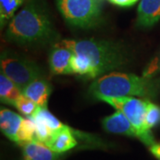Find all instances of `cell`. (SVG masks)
I'll return each instance as SVG.
<instances>
[{
    "instance_id": "cell-18",
    "label": "cell",
    "mask_w": 160,
    "mask_h": 160,
    "mask_svg": "<svg viewBox=\"0 0 160 160\" xmlns=\"http://www.w3.org/2000/svg\"><path fill=\"white\" fill-rule=\"evenodd\" d=\"M14 107H16L20 112H22L23 115H25L27 117L34 116L35 113L40 108L37 103H35L32 100H30L29 98L23 95V94H22L18 99Z\"/></svg>"
},
{
    "instance_id": "cell-2",
    "label": "cell",
    "mask_w": 160,
    "mask_h": 160,
    "mask_svg": "<svg viewBox=\"0 0 160 160\" xmlns=\"http://www.w3.org/2000/svg\"><path fill=\"white\" fill-rule=\"evenodd\" d=\"M59 38L51 14L43 0H28L8 24L6 38L27 46H46Z\"/></svg>"
},
{
    "instance_id": "cell-5",
    "label": "cell",
    "mask_w": 160,
    "mask_h": 160,
    "mask_svg": "<svg viewBox=\"0 0 160 160\" xmlns=\"http://www.w3.org/2000/svg\"><path fill=\"white\" fill-rule=\"evenodd\" d=\"M99 100L105 102L117 110L126 115L137 131L138 138L147 146L155 144L151 132L145 126V117L149 100H141L134 97H102Z\"/></svg>"
},
{
    "instance_id": "cell-1",
    "label": "cell",
    "mask_w": 160,
    "mask_h": 160,
    "mask_svg": "<svg viewBox=\"0 0 160 160\" xmlns=\"http://www.w3.org/2000/svg\"><path fill=\"white\" fill-rule=\"evenodd\" d=\"M62 42L73 52L70 62L72 74L94 78L122 69L129 61L125 47L112 41L91 38Z\"/></svg>"
},
{
    "instance_id": "cell-9",
    "label": "cell",
    "mask_w": 160,
    "mask_h": 160,
    "mask_svg": "<svg viewBox=\"0 0 160 160\" xmlns=\"http://www.w3.org/2000/svg\"><path fill=\"white\" fill-rule=\"evenodd\" d=\"M52 92V86L48 81L38 78L29 83L22 90V94L32 100L40 108H46Z\"/></svg>"
},
{
    "instance_id": "cell-20",
    "label": "cell",
    "mask_w": 160,
    "mask_h": 160,
    "mask_svg": "<svg viewBox=\"0 0 160 160\" xmlns=\"http://www.w3.org/2000/svg\"><path fill=\"white\" fill-rule=\"evenodd\" d=\"M110 3L118 6H133L138 0H109Z\"/></svg>"
},
{
    "instance_id": "cell-16",
    "label": "cell",
    "mask_w": 160,
    "mask_h": 160,
    "mask_svg": "<svg viewBox=\"0 0 160 160\" xmlns=\"http://www.w3.org/2000/svg\"><path fill=\"white\" fill-rule=\"evenodd\" d=\"M32 141H36V125L32 118L27 117L26 118H23L18 132L17 144L23 146Z\"/></svg>"
},
{
    "instance_id": "cell-4",
    "label": "cell",
    "mask_w": 160,
    "mask_h": 160,
    "mask_svg": "<svg viewBox=\"0 0 160 160\" xmlns=\"http://www.w3.org/2000/svg\"><path fill=\"white\" fill-rule=\"evenodd\" d=\"M57 7L66 22L80 28L97 26L102 18L99 0H57Z\"/></svg>"
},
{
    "instance_id": "cell-13",
    "label": "cell",
    "mask_w": 160,
    "mask_h": 160,
    "mask_svg": "<svg viewBox=\"0 0 160 160\" xmlns=\"http://www.w3.org/2000/svg\"><path fill=\"white\" fill-rule=\"evenodd\" d=\"M23 118L10 109H1L0 111V127L6 137L17 143L18 132L22 123Z\"/></svg>"
},
{
    "instance_id": "cell-15",
    "label": "cell",
    "mask_w": 160,
    "mask_h": 160,
    "mask_svg": "<svg viewBox=\"0 0 160 160\" xmlns=\"http://www.w3.org/2000/svg\"><path fill=\"white\" fill-rule=\"evenodd\" d=\"M24 0H0V23L1 28L11 22L15 12L22 5Z\"/></svg>"
},
{
    "instance_id": "cell-21",
    "label": "cell",
    "mask_w": 160,
    "mask_h": 160,
    "mask_svg": "<svg viewBox=\"0 0 160 160\" xmlns=\"http://www.w3.org/2000/svg\"><path fill=\"white\" fill-rule=\"evenodd\" d=\"M149 150L154 157L160 160V143H155L152 146H150Z\"/></svg>"
},
{
    "instance_id": "cell-10",
    "label": "cell",
    "mask_w": 160,
    "mask_h": 160,
    "mask_svg": "<svg viewBox=\"0 0 160 160\" xmlns=\"http://www.w3.org/2000/svg\"><path fill=\"white\" fill-rule=\"evenodd\" d=\"M160 21V0H142L138 7L136 24L148 28Z\"/></svg>"
},
{
    "instance_id": "cell-12",
    "label": "cell",
    "mask_w": 160,
    "mask_h": 160,
    "mask_svg": "<svg viewBox=\"0 0 160 160\" xmlns=\"http://www.w3.org/2000/svg\"><path fill=\"white\" fill-rule=\"evenodd\" d=\"M22 147L24 160H60V153L38 141L29 142Z\"/></svg>"
},
{
    "instance_id": "cell-8",
    "label": "cell",
    "mask_w": 160,
    "mask_h": 160,
    "mask_svg": "<svg viewBox=\"0 0 160 160\" xmlns=\"http://www.w3.org/2000/svg\"><path fill=\"white\" fill-rule=\"evenodd\" d=\"M102 126L105 131L111 133H118L138 138L137 131L132 125L130 120L119 110L105 118L102 120Z\"/></svg>"
},
{
    "instance_id": "cell-14",
    "label": "cell",
    "mask_w": 160,
    "mask_h": 160,
    "mask_svg": "<svg viewBox=\"0 0 160 160\" xmlns=\"http://www.w3.org/2000/svg\"><path fill=\"white\" fill-rule=\"evenodd\" d=\"M22 94V90L10 78L1 72L0 75V99L1 102L12 106L15 103L20 96Z\"/></svg>"
},
{
    "instance_id": "cell-6",
    "label": "cell",
    "mask_w": 160,
    "mask_h": 160,
    "mask_svg": "<svg viewBox=\"0 0 160 160\" xmlns=\"http://www.w3.org/2000/svg\"><path fill=\"white\" fill-rule=\"evenodd\" d=\"M1 72L22 90L38 78H43L42 70L32 61L12 52H3L1 55Z\"/></svg>"
},
{
    "instance_id": "cell-7",
    "label": "cell",
    "mask_w": 160,
    "mask_h": 160,
    "mask_svg": "<svg viewBox=\"0 0 160 160\" xmlns=\"http://www.w3.org/2000/svg\"><path fill=\"white\" fill-rule=\"evenodd\" d=\"M73 52L64 45L62 41L54 44L49 55L50 70L54 75L72 74L70 62Z\"/></svg>"
},
{
    "instance_id": "cell-3",
    "label": "cell",
    "mask_w": 160,
    "mask_h": 160,
    "mask_svg": "<svg viewBox=\"0 0 160 160\" xmlns=\"http://www.w3.org/2000/svg\"><path fill=\"white\" fill-rule=\"evenodd\" d=\"M89 92L96 99L102 97L152 96L155 87L148 77H138L113 71L100 77L89 87Z\"/></svg>"
},
{
    "instance_id": "cell-17",
    "label": "cell",
    "mask_w": 160,
    "mask_h": 160,
    "mask_svg": "<svg viewBox=\"0 0 160 160\" xmlns=\"http://www.w3.org/2000/svg\"><path fill=\"white\" fill-rule=\"evenodd\" d=\"M30 118L45 123L46 126H49L54 132L61 130L65 126V125H63L60 120H58L46 108H39V109L35 113L34 116Z\"/></svg>"
},
{
    "instance_id": "cell-11",
    "label": "cell",
    "mask_w": 160,
    "mask_h": 160,
    "mask_svg": "<svg viewBox=\"0 0 160 160\" xmlns=\"http://www.w3.org/2000/svg\"><path fill=\"white\" fill-rule=\"evenodd\" d=\"M74 132L68 126L55 132L51 139L46 143V145L56 153H63L77 146L78 142L74 136Z\"/></svg>"
},
{
    "instance_id": "cell-19",
    "label": "cell",
    "mask_w": 160,
    "mask_h": 160,
    "mask_svg": "<svg viewBox=\"0 0 160 160\" xmlns=\"http://www.w3.org/2000/svg\"><path fill=\"white\" fill-rule=\"evenodd\" d=\"M160 124V107L149 101L148 108L145 117V126L148 130H151L156 126Z\"/></svg>"
}]
</instances>
